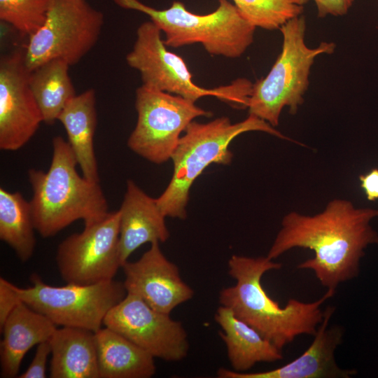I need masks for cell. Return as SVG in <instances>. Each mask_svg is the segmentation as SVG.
<instances>
[{
  "label": "cell",
  "mask_w": 378,
  "mask_h": 378,
  "mask_svg": "<svg viewBox=\"0 0 378 378\" xmlns=\"http://www.w3.org/2000/svg\"><path fill=\"white\" fill-rule=\"evenodd\" d=\"M378 209L356 208L346 200L335 199L314 216L286 214L267 256L274 260L293 248H309L312 258L297 268L314 272L328 290L359 275L361 258L370 244H378V233L370 222Z\"/></svg>",
  "instance_id": "obj_1"
},
{
  "label": "cell",
  "mask_w": 378,
  "mask_h": 378,
  "mask_svg": "<svg viewBox=\"0 0 378 378\" xmlns=\"http://www.w3.org/2000/svg\"><path fill=\"white\" fill-rule=\"evenodd\" d=\"M281 266L267 256L233 255L228 260V273L236 283L219 293L222 306L281 350L300 335L314 336L323 319L321 305L336 292L327 290L311 302L291 298L282 307L267 294L261 283L265 272Z\"/></svg>",
  "instance_id": "obj_2"
},
{
  "label": "cell",
  "mask_w": 378,
  "mask_h": 378,
  "mask_svg": "<svg viewBox=\"0 0 378 378\" xmlns=\"http://www.w3.org/2000/svg\"><path fill=\"white\" fill-rule=\"evenodd\" d=\"M52 155L47 172L31 169L28 178L33 195L29 201L35 230L51 237L78 220L95 222L109 211L99 183L76 170L78 162L68 141L52 139Z\"/></svg>",
  "instance_id": "obj_3"
},
{
  "label": "cell",
  "mask_w": 378,
  "mask_h": 378,
  "mask_svg": "<svg viewBox=\"0 0 378 378\" xmlns=\"http://www.w3.org/2000/svg\"><path fill=\"white\" fill-rule=\"evenodd\" d=\"M251 131L289 139L266 121L252 115L237 123H232L227 117L206 123L192 121L172 155L174 173L171 181L156 199L164 216L184 219L190 190L197 178L212 163L230 164L232 158L230 143L239 134Z\"/></svg>",
  "instance_id": "obj_4"
},
{
  "label": "cell",
  "mask_w": 378,
  "mask_h": 378,
  "mask_svg": "<svg viewBox=\"0 0 378 378\" xmlns=\"http://www.w3.org/2000/svg\"><path fill=\"white\" fill-rule=\"evenodd\" d=\"M113 1L122 8L148 15L164 34V43L168 47L201 43L211 55L237 58L253 42L256 27L227 0H218L217 8L205 15L188 10L178 1L164 10L154 8L139 0Z\"/></svg>",
  "instance_id": "obj_5"
},
{
  "label": "cell",
  "mask_w": 378,
  "mask_h": 378,
  "mask_svg": "<svg viewBox=\"0 0 378 378\" xmlns=\"http://www.w3.org/2000/svg\"><path fill=\"white\" fill-rule=\"evenodd\" d=\"M283 43L281 51L267 75L253 84L248 100L249 115L256 116L274 127L279 122L284 107L294 115L304 102L309 84V74L316 58L332 54L333 42H321L312 48L305 43L306 20L295 17L279 29Z\"/></svg>",
  "instance_id": "obj_6"
},
{
  "label": "cell",
  "mask_w": 378,
  "mask_h": 378,
  "mask_svg": "<svg viewBox=\"0 0 378 378\" xmlns=\"http://www.w3.org/2000/svg\"><path fill=\"white\" fill-rule=\"evenodd\" d=\"M161 32L151 20L141 24L132 50L126 56L127 64L140 73L142 85L194 102L214 96L234 107L246 108L250 88L246 80L214 89L196 85L184 59L167 48Z\"/></svg>",
  "instance_id": "obj_7"
},
{
  "label": "cell",
  "mask_w": 378,
  "mask_h": 378,
  "mask_svg": "<svg viewBox=\"0 0 378 378\" xmlns=\"http://www.w3.org/2000/svg\"><path fill=\"white\" fill-rule=\"evenodd\" d=\"M104 13L86 0H50L43 24L29 39L24 59L29 71L52 59L77 64L97 43Z\"/></svg>",
  "instance_id": "obj_8"
},
{
  "label": "cell",
  "mask_w": 378,
  "mask_h": 378,
  "mask_svg": "<svg viewBox=\"0 0 378 378\" xmlns=\"http://www.w3.org/2000/svg\"><path fill=\"white\" fill-rule=\"evenodd\" d=\"M30 281L32 286L25 288L14 285L23 302L56 326L94 332L102 328L108 312L127 294L123 282L114 279L91 285L54 286L32 274Z\"/></svg>",
  "instance_id": "obj_9"
},
{
  "label": "cell",
  "mask_w": 378,
  "mask_h": 378,
  "mask_svg": "<svg viewBox=\"0 0 378 378\" xmlns=\"http://www.w3.org/2000/svg\"><path fill=\"white\" fill-rule=\"evenodd\" d=\"M135 108L136 124L127 146L155 164L171 159L181 134L195 118L212 114L191 100L144 85L136 90Z\"/></svg>",
  "instance_id": "obj_10"
},
{
  "label": "cell",
  "mask_w": 378,
  "mask_h": 378,
  "mask_svg": "<svg viewBox=\"0 0 378 378\" xmlns=\"http://www.w3.org/2000/svg\"><path fill=\"white\" fill-rule=\"evenodd\" d=\"M119 224V211L108 212L58 245L56 263L66 284L91 285L113 279L122 267Z\"/></svg>",
  "instance_id": "obj_11"
},
{
  "label": "cell",
  "mask_w": 378,
  "mask_h": 378,
  "mask_svg": "<svg viewBox=\"0 0 378 378\" xmlns=\"http://www.w3.org/2000/svg\"><path fill=\"white\" fill-rule=\"evenodd\" d=\"M170 314L158 312L127 293L106 314L103 325L120 334L155 358L178 361L188 353V334Z\"/></svg>",
  "instance_id": "obj_12"
},
{
  "label": "cell",
  "mask_w": 378,
  "mask_h": 378,
  "mask_svg": "<svg viewBox=\"0 0 378 378\" xmlns=\"http://www.w3.org/2000/svg\"><path fill=\"white\" fill-rule=\"evenodd\" d=\"M24 52L0 59V148L17 150L35 134L43 122L29 83Z\"/></svg>",
  "instance_id": "obj_13"
},
{
  "label": "cell",
  "mask_w": 378,
  "mask_h": 378,
  "mask_svg": "<svg viewBox=\"0 0 378 378\" xmlns=\"http://www.w3.org/2000/svg\"><path fill=\"white\" fill-rule=\"evenodd\" d=\"M122 268L127 293L140 298L153 309L170 314L190 300L194 290L181 279L178 267L162 252L159 242L134 262L126 261Z\"/></svg>",
  "instance_id": "obj_14"
},
{
  "label": "cell",
  "mask_w": 378,
  "mask_h": 378,
  "mask_svg": "<svg viewBox=\"0 0 378 378\" xmlns=\"http://www.w3.org/2000/svg\"><path fill=\"white\" fill-rule=\"evenodd\" d=\"M335 308L328 306L323 311V319L318 326L314 340L299 357L280 368L258 372H238L221 368L219 378H349L356 374L354 369L340 368L335 357L342 343L344 330L341 326L328 323Z\"/></svg>",
  "instance_id": "obj_15"
},
{
  "label": "cell",
  "mask_w": 378,
  "mask_h": 378,
  "mask_svg": "<svg viewBox=\"0 0 378 378\" xmlns=\"http://www.w3.org/2000/svg\"><path fill=\"white\" fill-rule=\"evenodd\" d=\"M118 211L122 265L141 245L164 242L168 239L169 232L165 223V216L156 199L148 196L132 180L127 181L126 191Z\"/></svg>",
  "instance_id": "obj_16"
},
{
  "label": "cell",
  "mask_w": 378,
  "mask_h": 378,
  "mask_svg": "<svg viewBox=\"0 0 378 378\" xmlns=\"http://www.w3.org/2000/svg\"><path fill=\"white\" fill-rule=\"evenodd\" d=\"M57 326L48 318L22 301L8 317L0 330V375L12 378L18 375L23 358L34 346L48 341Z\"/></svg>",
  "instance_id": "obj_17"
},
{
  "label": "cell",
  "mask_w": 378,
  "mask_h": 378,
  "mask_svg": "<svg viewBox=\"0 0 378 378\" xmlns=\"http://www.w3.org/2000/svg\"><path fill=\"white\" fill-rule=\"evenodd\" d=\"M215 321L221 328L220 336L225 344L232 370L246 372L260 362H275L283 358L281 350L253 328L220 305Z\"/></svg>",
  "instance_id": "obj_18"
},
{
  "label": "cell",
  "mask_w": 378,
  "mask_h": 378,
  "mask_svg": "<svg viewBox=\"0 0 378 378\" xmlns=\"http://www.w3.org/2000/svg\"><path fill=\"white\" fill-rule=\"evenodd\" d=\"M57 120L66 130L68 142L74 153L83 176L99 183L94 148L97 126L95 91L92 88L76 94L64 106Z\"/></svg>",
  "instance_id": "obj_19"
},
{
  "label": "cell",
  "mask_w": 378,
  "mask_h": 378,
  "mask_svg": "<svg viewBox=\"0 0 378 378\" xmlns=\"http://www.w3.org/2000/svg\"><path fill=\"white\" fill-rule=\"evenodd\" d=\"M49 342L50 377L99 378L94 332L62 327L55 330Z\"/></svg>",
  "instance_id": "obj_20"
},
{
  "label": "cell",
  "mask_w": 378,
  "mask_h": 378,
  "mask_svg": "<svg viewBox=\"0 0 378 378\" xmlns=\"http://www.w3.org/2000/svg\"><path fill=\"white\" fill-rule=\"evenodd\" d=\"M99 378H150L155 358L131 341L104 327L94 332Z\"/></svg>",
  "instance_id": "obj_21"
},
{
  "label": "cell",
  "mask_w": 378,
  "mask_h": 378,
  "mask_svg": "<svg viewBox=\"0 0 378 378\" xmlns=\"http://www.w3.org/2000/svg\"><path fill=\"white\" fill-rule=\"evenodd\" d=\"M69 65L52 59L30 71L29 83L43 122L52 125L76 94L69 74Z\"/></svg>",
  "instance_id": "obj_22"
},
{
  "label": "cell",
  "mask_w": 378,
  "mask_h": 378,
  "mask_svg": "<svg viewBox=\"0 0 378 378\" xmlns=\"http://www.w3.org/2000/svg\"><path fill=\"white\" fill-rule=\"evenodd\" d=\"M35 227L31 206L20 192L0 188V239L26 262L34 251Z\"/></svg>",
  "instance_id": "obj_23"
},
{
  "label": "cell",
  "mask_w": 378,
  "mask_h": 378,
  "mask_svg": "<svg viewBox=\"0 0 378 378\" xmlns=\"http://www.w3.org/2000/svg\"><path fill=\"white\" fill-rule=\"evenodd\" d=\"M241 15L255 27L279 29L301 15L309 0H232Z\"/></svg>",
  "instance_id": "obj_24"
},
{
  "label": "cell",
  "mask_w": 378,
  "mask_h": 378,
  "mask_svg": "<svg viewBox=\"0 0 378 378\" xmlns=\"http://www.w3.org/2000/svg\"><path fill=\"white\" fill-rule=\"evenodd\" d=\"M50 0H0V20L29 36L43 24Z\"/></svg>",
  "instance_id": "obj_25"
},
{
  "label": "cell",
  "mask_w": 378,
  "mask_h": 378,
  "mask_svg": "<svg viewBox=\"0 0 378 378\" xmlns=\"http://www.w3.org/2000/svg\"><path fill=\"white\" fill-rule=\"evenodd\" d=\"M51 354L49 340L36 346V353L27 369L18 377L20 378H45L46 377V365Z\"/></svg>",
  "instance_id": "obj_26"
},
{
  "label": "cell",
  "mask_w": 378,
  "mask_h": 378,
  "mask_svg": "<svg viewBox=\"0 0 378 378\" xmlns=\"http://www.w3.org/2000/svg\"><path fill=\"white\" fill-rule=\"evenodd\" d=\"M22 300L14 288V284L0 278V328Z\"/></svg>",
  "instance_id": "obj_27"
},
{
  "label": "cell",
  "mask_w": 378,
  "mask_h": 378,
  "mask_svg": "<svg viewBox=\"0 0 378 378\" xmlns=\"http://www.w3.org/2000/svg\"><path fill=\"white\" fill-rule=\"evenodd\" d=\"M319 18L346 15L355 0H313Z\"/></svg>",
  "instance_id": "obj_28"
},
{
  "label": "cell",
  "mask_w": 378,
  "mask_h": 378,
  "mask_svg": "<svg viewBox=\"0 0 378 378\" xmlns=\"http://www.w3.org/2000/svg\"><path fill=\"white\" fill-rule=\"evenodd\" d=\"M360 186L370 201L378 200V169L374 168L366 174L359 176Z\"/></svg>",
  "instance_id": "obj_29"
}]
</instances>
